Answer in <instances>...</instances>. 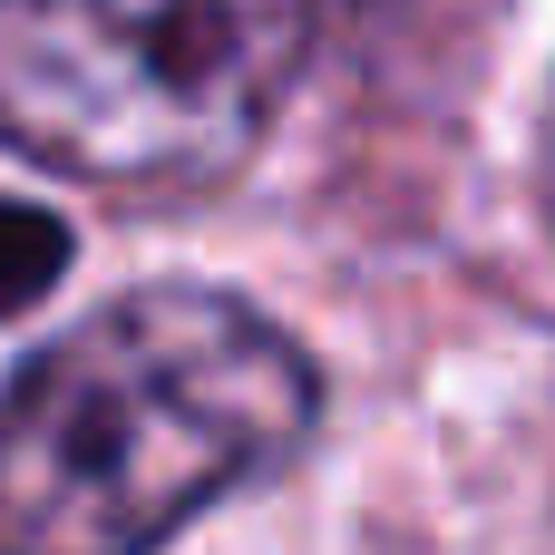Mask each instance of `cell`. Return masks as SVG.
<instances>
[{"instance_id": "1", "label": "cell", "mask_w": 555, "mask_h": 555, "mask_svg": "<svg viewBox=\"0 0 555 555\" xmlns=\"http://www.w3.org/2000/svg\"><path fill=\"white\" fill-rule=\"evenodd\" d=\"M312 361L215 283L68 322L0 390V555H156L195 507L302 449Z\"/></svg>"}, {"instance_id": "2", "label": "cell", "mask_w": 555, "mask_h": 555, "mask_svg": "<svg viewBox=\"0 0 555 555\" xmlns=\"http://www.w3.org/2000/svg\"><path fill=\"white\" fill-rule=\"evenodd\" d=\"M312 0H0V146L88 185H215L273 127Z\"/></svg>"}, {"instance_id": "3", "label": "cell", "mask_w": 555, "mask_h": 555, "mask_svg": "<svg viewBox=\"0 0 555 555\" xmlns=\"http://www.w3.org/2000/svg\"><path fill=\"white\" fill-rule=\"evenodd\" d=\"M59 273H68V224L39 205H0V312L39 302Z\"/></svg>"}, {"instance_id": "4", "label": "cell", "mask_w": 555, "mask_h": 555, "mask_svg": "<svg viewBox=\"0 0 555 555\" xmlns=\"http://www.w3.org/2000/svg\"><path fill=\"white\" fill-rule=\"evenodd\" d=\"M546 195H555V107H546Z\"/></svg>"}]
</instances>
